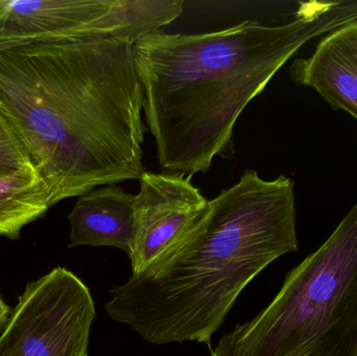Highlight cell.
Masks as SVG:
<instances>
[{
  "instance_id": "1",
  "label": "cell",
  "mask_w": 357,
  "mask_h": 356,
  "mask_svg": "<svg viewBox=\"0 0 357 356\" xmlns=\"http://www.w3.org/2000/svg\"><path fill=\"white\" fill-rule=\"evenodd\" d=\"M0 111L52 206L146 173L133 44L61 40L0 50Z\"/></svg>"
},
{
  "instance_id": "2",
  "label": "cell",
  "mask_w": 357,
  "mask_h": 356,
  "mask_svg": "<svg viewBox=\"0 0 357 356\" xmlns=\"http://www.w3.org/2000/svg\"><path fill=\"white\" fill-rule=\"evenodd\" d=\"M357 20V1L301 2L282 25L247 20L202 33H146L133 54L161 169L206 173L231 158L245 107L310 40Z\"/></svg>"
},
{
  "instance_id": "3",
  "label": "cell",
  "mask_w": 357,
  "mask_h": 356,
  "mask_svg": "<svg viewBox=\"0 0 357 356\" xmlns=\"http://www.w3.org/2000/svg\"><path fill=\"white\" fill-rule=\"evenodd\" d=\"M298 248L293 180L268 181L249 169L146 271L113 286L105 309L149 344L195 342L211 350L245 286Z\"/></svg>"
},
{
  "instance_id": "4",
  "label": "cell",
  "mask_w": 357,
  "mask_h": 356,
  "mask_svg": "<svg viewBox=\"0 0 357 356\" xmlns=\"http://www.w3.org/2000/svg\"><path fill=\"white\" fill-rule=\"evenodd\" d=\"M211 356H357V203L272 302Z\"/></svg>"
},
{
  "instance_id": "5",
  "label": "cell",
  "mask_w": 357,
  "mask_h": 356,
  "mask_svg": "<svg viewBox=\"0 0 357 356\" xmlns=\"http://www.w3.org/2000/svg\"><path fill=\"white\" fill-rule=\"evenodd\" d=\"M184 10L183 0H0V50L36 41L133 44Z\"/></svg>"
},
{
  "instance_id": "6",
  "label": "cell",
  "mask_w": 357,
  "mask_h": 356,
  "mask_svg": "<svg viewBox=\"0 0 357 356\" xmlns=\"http://www.w3.org/2000/svg\"><path fill=\"white\" fill-rule=\"evenodd\" d=\"M96 302L77 275L56 268L27 284L0 336V356H89Z\"/></svg>"
},
{
  "instance_id": "7",
  "label": "cell",
  "mask_w": 357,
  "mask_h": 356,
  "mask_svg": "<svg viewBox=\"0 0 357 356\" xmlns=\"http://www.w3.org/2000/svg\"><path fill=\"white\" fill-rule=\"evenodd\" d=\"M136 196V232L130 257L134 275L146 271L203 217L209 201L190 177L181 173L146 171Z\"/></svg>"
},
{
  "instance_id": "8",
  "label": "cell",
  "mask_w": 357,
  "mask_h": 356,
  "mask_svg": "<svg viewBox=\"0 0 357 356\" xmlns=\"http://www.w3.org/2000/svg\"><path fill=\"white\" fill-rule=\"evenodd\" d=\"M291 77L357 121V20L326 33L312 56L294 61Z\"/></svg>"
},
{
  "instance_id": "9",
  "label": "cell",
  "mask_w": 357,
  "mask_h": 356,
  "mask_svg": "<svg viewBox=\"0 0 357 356\" xmlns=\"http://www.w3.org/2000/svg\"><path fill=\"white\" fill-rule=\"evenodd\" d=\"M67 219L70 224L69 248L114 247L129 257L133 254L137 232L136 196L116 184L77 196Z\"/></svg>"
},
{
  "instance_id": "10",
  "label": "cell",
  "mask_w": 357,
  "mask_h": 356,
  "mask_svg": "<svg viewBox=\"0 0 357 356\" xmlns=\"http://www.w3.org/2000/svg\"><path fill=\"white\" fill-rule=\"evenodd\" d=\"M52 207L50 188L33 167L0 177V236L17 240Z\"/></svg>"
},
{
  "instance_id": "11",
  "label": "cell",
  "mask_w": 357,
  "mask_h": 356,
  "mask_svg": "<svg viewBox=\"0 0 357 356\" xmlns=\"http://www.w3.org/2000/svg\"><path fill=\"white\" fill-rule=\"evenodd\" d=\"M31 167L25 148L0 111V177Z\"/></svg>"
},
{
  "instance_id": "12",
  "label": "cell",
  "mask_w": 357,
  "mask_h": 356,
  "mask_svg": "<svg viewBox=\"0 0 357 356\" xmlns=\"http://www.w3.org/2000/svg\"><path fill=\"white\" fill-rule=\"evenodd\" d=\"M10 316V309L3 302L0 297V332H2L3 328L8 323V318Z\"/></svg>"
}]
</instances>
